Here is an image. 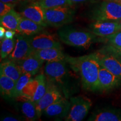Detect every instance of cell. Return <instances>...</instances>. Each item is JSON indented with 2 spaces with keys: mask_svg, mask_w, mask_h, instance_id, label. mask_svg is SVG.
I'll return each mask as SVG.
<instances>
[{
  "mask_svg": "<svg viewBox=\"0 0 121 121\" xmlns=\"http://www.w3.org/2000/svg\"><path fill=\"white\" fill-rule=\"evenodd\" d=\"M67 63L79 74L83 88L90 91H99V72L100 65L96 52L80 57L66 56Z\"/></svg>",
  "mask_w": 121,
  "mask_h": 121,
  "instance_id": "cell-1",
  "label": "cell"
},
{
  "mask_svg": "<svg viewBox=\"0 0 121 121\" xmlns=\"http://www.w3.org/2000/svg\"><path fill=\"white\" fill-rule=\"evenodd\" d=\"M58 35L60 41L68 45L84 49H88L95 38V35L87 31L69 28L60 30Z\"/></svg>",
  "mask_w": 121,
  "mask_h": 121,
  "instance_id": "cell-2",
  "label": "cell"
},
{
  "mask_svg": "<svg viewBox=\"0 0 121 121\" xmlns=\"http://www.w3.org/2000/svg\"><path fill=\"white\" fill-rule=\"evenodd\" d=\"M45 21L47 25L59 28L72 22L74 10L71 6H64L44 9Z\"/></svg>",
  "mask_w": 121,
  "mask_h": 121,
  "instance_id": "cell-3",
  "label": "cell"
},
{
  "mask_svg": "<svg viewBox=\"0 0 121 121\" xmlns=\"http://www.w3.org/2000/svg\"><path fill=\"white\" fill-rule=\"evenodd\" d=\"M92 19L94 21L120 22L121 4L118 1H103L93 10Z\"/></svg>",
  "mask_w": 121,
  "mask_h": 121,
  "instance_id": "cell-4",
  "label": "cell"
},
{
  "mask_svg": "<svg viewBox=\"0 0 121 121\" xmlns=\"http://www.w3.org/2000/svg\"><path fill=\"white\" fill-rule=\"evenodd\" d=\"M47 78L45 74L40 73L31 78L22 89V94L18 97L30 100L37 103L45 93ZM17 97V98H18Z\"/></svg>",
  "mask_w": 121,
  "mask_h": 121,
  "instance_id": "cell-5",
  "label": "cell"
},
{
  "mask_svg": "<svg viewBox=\"0 0 121 121\" xmlns=\"http://www.w3.org/2000/svg\"><path fill=\"white\" fill-rule=\"evenodd\" d=\"M69 112L65 118L66 121H80L85 118L92 105L90 99L80 95L71 98Z\"/></svg>",
  "mask_w": 121,
  "mask_h": 121,
  "instance_id": "cell-6",
  "label": "cell"
},
{
  "mask_svg": "<svg viewBox=\"0 0 121 121\" xmlns=\"http://www.w3.org/2000/svg\"><path fill=\"white\" fill-rule=\"evenodd\" d=\"M66 60L47 62L44 66V74L47 80L62 86L65 84L67 75Z\"/></svg>",
  "mask_w": 121,
  "mask_h": 121,
  "instance_id": "cell-7",
  "label": "cell"
},
{
  "mask_svg": "<svg viewBox=\"0 0 121 121\" xmlns=\"http://www.w3.org/2000/svg\"><path fill=\"white\" fill-rule=\"evenodd\" d=\"M33 51L30 43V36L16 34L14 49L9 55L8 60L19 63L29 56Z\"/></svg>",
  "mask_w": 121,
  "mask_h": 121,
  "instance_id": "cell-8",
  "label": "cell"
},
{
  "mask_svg": "<svg viewBox=\"0 0 121 121\" xmlns=\"http://www.w3.org/2000/svg\"><path fill=\"white\" fill-rule=\"evenodd\" d=\"M63 97L60 89L57 85L51 81L47 80V89L43 96L36 103V107L39 117H41L44 110Z\"/></svg>",
  "mask_w": 121,
  "mask_h": 121,
  "instance_id": "cell-9",
  "label": "cell"
},
{
  "mask_svg": "<svg viewBox=\"0 0 121 121\" xmlns=\"http://www.w3.org/2000/svg\"><path fill=\"white\" fill-rule=\"evenodd\" d=\"M96 52L100 65L121 79V57L102 49Z\"/></svg>",
  "mask_w": 121,
  "mask_h": 121,
  "instance_id": "cell-10",
  "label": "cell"
},
{
  "mask_svg": "<svg viewBox=\"0 0 121 121\" xmlns=\"http://www.w3.org/2000/svg\"><path fill=\"white\" fill-rule=\"evenodd\" d=\"M30 43L34 50L51 48H62L58 39L56 35L48 33H42L30 37Z\"/></svg>",
  "mask_w": 121,
  "mask_h": 121,
  "instance_id": "cell-11",
  "label": "cell"
},
{
  "mask_svg": "<svg viewBox=\"0 0 121 121\" xmlns=\"http://www.w3.org/2000/svg\"><path fill=\"white\" fill-rule=\"evenodd\" d=\"M91 31L96 36L105 37L121 30L119 22L114 21H95L90 25Z\"/></svg>",
  "mask_w": 121,
  "mask_h": 121,
  "instance_id": "cell-12",
  "label": "cell"
},
{
  "mask_svg": "<svg viewBox=\"0 0 121 121\" xmlns=\"http://www.w3.org/2000/svg\"><path fill=\"white\" fill-rule=\"evenodd\" d=\"M22 17L26 18L43 26L47 24L45 21L44 9L38 3L37 1L31 2L22 9L20 13Z\"/></svg>",
  "mask_w": 121,
  "mask_h": 121,
  "instance_id": "cell-13",
  "label": "cell"
},
{
  "mask_svg": "<svg viewBox=\"0 0 121 121\" xmlns=\"http://www.w3.org/2000/svg\"><path fill=\"white\" fill-rule=\"evenodd\" d=\"M98 81L99 91H108L121 85V79L101 66Z\"/></svg>",
  "mask_w": 121,
  "mask_h": 121,
  "instance_id": "cell-14",
  "label": "cell"
},
{
  "mask_svg": "<svg viewBox=\"0 0 121 121\" xmlns=\"http://www.w3.org/2000/svg\"><path fill=\"white\" fill-rule=\"evenodd\" d=\"M71 102L63 98L48 107L43 113L49 117L66 118L69 112Z\"/></svg>",
  "mask_w": 121,
  "mask_h": 121,
  "instance_id": "cell-15",
  "label": "cell"
},
{
  "mask_svg": "<svg viewBox=\"0 0 121 121\" xmlns=\"http://www.w3.org/2000/svg\"><path fill=\"white\" fill-rule=\"evenodd\" d=\"M44 62L32 52L29 56L17 63L22 69V73H29L31 76H34L38 72Z\"/></svg>",
  "mask_w": 121,
  "mask_h": 121,
  "instance_id": "cell-16",
  "label": "cell"
},
{
  "mask_svg": "<svg viewBox=\"0 0 121 121\" xmlns=\"http://www.w3.org/2000/svg\"><path fill=\"white\" fill-rule=\"evenodd\" d=\"M90 121H121V110L104 108L94 112L89 118Z\"/></svg>",
  "mask_w": 121,
  "mask_h": 121,
  "instance_id": "cell-17",
  "label": "cell"
},
{
  "mask_svg": "<svg viewBox=\"0 0 121 121\" xmlns=\"http://www.w3.org/2000/svg\"><path fill=\"white\" fill-rule=\"evenodd\" d=\"M15 99L19 102L21 112L27 120L33 121L40 118L37 112L36 103L30 100L19 97Z\"/></svg>",
  "mask_w": 121,
  "mask_h": 121,
  "instance_id": "cell-18",
  "label": "cell"
},
{
  "mask_svg": "<svg viewBox=\"0 0 121 121\" xmlns=\"http://www.w3.org/2000/svg\"><path fill=\"white\" fill-rule=\"evenodd\" d=\"M62 48H51L43 49L34 50L33 53L44 61L53 62L65 60L66 56L63 53Z\"/></svg>",
  "mask_w": 121,
  "mask_h": 121,
  "instance_id": "cell-19",
  "label": "cell"
},
{
  "mask_svg": "<svg viewBox=\"0 0 121 121\" xmlns=\"http://www.w3.org/2000/svg\"><path fill=\"white\" fill-rule=\"evenodd\" d=\"M44 26L36 23L31 20L22 17L18 26L17 33L28 36H33L39 34L44 29Z\"/></svg>",
  "mask_w": 121,
  "mask_h": 121,
  "instance_id": "cell-20",
  "label": "cell"
},
{
  "mask_svg": "<svg viewBox=\"0 0 121 121\" xmlns=\"http://www.w3.org/2000/svg\"><path fill=\"white\" fill-rule=\"evenodd\" d=\"M0 73L16 81L22 75V69L17 63L8 60L1 63Z\"/></svg>",
  "mask_w": 121,
  "mask_h": 121,
  "instance_id": "cell-21",
  "label": "cell"
},
{
  "mask_svg": "<svg viewBox=\"0 0 121 121\" xmlns=\"http://www.w3.org/2000/svg\"><path fill=\"white\" fill-rule=\"evenodd\" d=\"M0 17L1 26L4 27L7 30H13L17 33L18 26L22 17L20 13L13 9L7 14Z\"/></svg>",
  "mask_w": 121,
  "mask_h": 121,
  "instance_id": "cell-22",
  "label": "cell"
},
{
  "mask_svg": "<svg viewBox=\"0 0 121 121\" xmlns=\"http://www.w3.org/2000/svg\"><path fill=\"white\" fill-rule=\"evenodd\" d=\"M16 81L0 73V90L3 96L11 98Z\"/></svg>",
  "mask_w": 121,
  "mask_h": 121,
  "instance_id": "cell-23",
  "label": "cell"
},
{
  "mask_svg": "<svg viewBox=\"0 0 121 121\" xmlns=\"http://www.w3.org/2000/svg\"><path fill=\"white\" fill-rule=\"evenodd\" d=\"M16 44V37L12 39L4 38L1 40V58H6L14 49Z\"/></svg>",
  "mask_w": 121,
  "mask_h": 121,
  "instance_id": "cell-24",
  "label": "cell"
},
{
  "mask_svg": "<svg viewBox=\"0 0 121 121\" xmlns=\"http://www.w3.org/2000/svg\"><path fill=\"white\" fill-rule=\"evenodd\" d=\"M31 76L29 73H22L19 79L16 81L15 88L12 94L11 98H16L22 94V89L28 84L31 78Z\"/></svg>",
  "mask_w": 121,
  "mask_h": 121,
  "instance_id": "cell-25",
  "label": "cell"
},
{
  "mask_svg": "<svg viewBox=\"0 0 121 121\" xmlns=\"http://www.w3.org/2000/svg\"><path fill=\"white\" fill-rule=\"evenodd\" d=\"M100 41L103 42L106 45L121 48V30L107 37H100Z\"/></svg>",
  "mask_w": 121,
  "mask_h": 121,
  "instance_id": "cell-26",
  "label": "cell"
},
{
  "mask_svg": "<svg viewBox=\"0 0 121 121\" xmlns=\"http://www.w3.org/2000/svg\"><path fill=\"white\" fill-rule=\"evenodd\" d=\"M37 2L44 9L72 5L69 0H38Z\"/></svg>",
  "mask_w": 121,
  "mask_h": 121,
  "instance_id": "cell-27",
  "label": "cell"
},
{
  "mask_svg": "<svg viewBox=\"0 0 121 121\" xmlns=\"http://www.w3.org/2000/svg\"><path fill=\"white\" fill-rule=\"evenodd\" d=\"M15 6L14 4L0 2V17H2L11 11L14 8Z\"/></svg>",
  "mask_w": 121,
  "mask_h": 121,
  "instance_id": "cell-28",
  "label": "cell"
},
{
  "mask_svg": "<svg viewBox=\"0 0 121 121\" xmlns=\"http://www.w3.org/2000/svg\"><path fill=\"white\" fill-rule=\"evenodd\" d=\"M102 49L108 51V52L113 53H114L121 57V48H116L108 46V45H105L102 48Z\"/></svg>",
  "mask_w": 121,
  "mask_h": 121,
  "instance_id": "cell-29",
  "label": "cell"
},
{
  "mask_svg": "<svg viewBox=\"0 0 121 121\" xmlns=\"http://www.w3.org/2000/svg\"><path fill=\"white\" fill-rule=\"evenodd\" d=\"M1 121H22L21 118L19 117H14V116H6L4 117H2L1 118Z\"/></svg>",
  "mask_w": 121,
  "mask_h": 121,
  "instance_id": "cell-30",
  "label": "cell"
},
{
  "mask_svg": "<svg viewBox=\"0 0 121 121\" xmlns=\"http://www.w3.org/2000/svg\"><path fill=\"white\" fill-rule=\"evenodd\" d=\"M16 31H13V30H7L6 31L4 38L8 39L13 38H14V36L16 35Z\"/></svg>",
  "mask_w": 121,
  "mask_h": 121,
  "instance_id": "cell-31",
  "label": "cell"
},
{
  "mask_svg": "<svg viewBox=\"0 0 121 121\" xmlns=\"http://www.w3.org/2000/svg\"><path fill=\"white\" fill-rule=\"evenodd\" d=\"M70 2H71L72 5L74 4H82V3L88 2L89 1H93L94 0H69Z\"/></svg>",
  "mask_w": 121,
  "mask_h": 121,
  "instance_id": "cell-32",
  "label": "cell"
},
{
  "mask_svg": "<svg viewBox=\"0 0 121 121\" xmlns=\"http://www.w3.org/2000/svg\"><path fill=\"white\" fill-rule=\"evenodd\" d=\"M6 29H5L2 26H1L0 27V39H1V40L4 37V34H5L6 31Z\"/></svg>",
  "mask_w": 121,
  "mask_h": 121,
  "instance_id": "cell-33",
  "label": "cell"
},
{
  "mask_svg": "<svg viewBox=\"0 0 121 121\" xmlns=\"http://www.w3.org/2000/svg\"><path fill=\"white\" fill-rule=\"evenodd\" d=\"M1 2L4 3H11V4H16V2H19V0H0Z\"/></svg>",
  "mask_w": 121,
  "mask_h": 121,
  "instance_id": "cell-34",
  "label": "cell"
},
{
  "mask_svg": "<svg viewBox=\"0 0 121 121\" xmlns=\"http://www.w3.org/2000/svg\"><path fill=\"white\" fill-rule=\"evenodd\" d=\"M38 0H19V2H34V1H37Z\"/></svg>",
  "mask_w": 121,
  "mask_h": 121,
  "instance_id": "cell-35",
  "label": "cell"
},
{
  "mask_svg": "<svg viewBox=\"0 0 121 121\" xmlns=\"http://www.w3.org/2000/svg\"><path fill=\"white\" fill-rule=\"evenodd\" d=\"M103 1H118V2H119V0H103Z\"/></svg>",
  "mask_w": 121,
  "mask_h": 121,
  "instance_id": "cell-36",
  "label": "cell"
},
{
  "mask_svg": "<svg viewBox=\"0 0 121 121\" xmlns=\"http://www.w3.org/2000/svg\"><path fill=\"white\" fill-rule=\"evenodd\" d=\"M119 24H120V26H121V20H120V22H119Z\"/></svg>",
  "mask_w": 121,
  "mask_h": 121,
  "instance_id": "cell-37",
  "label": "cell"
},
{
  "mask_svg": "<svg viewBox=\"0 0 121 121\" xmlns=\"http://www.w3.org/2000/svg\"><path fill=\"white\" fill-rule=\"evenodd\" d=\"M119 2H120L121 4V0H119Z\"/></svg>",
  "mask_w": 121,
  "mask_h": 121,
  "instance_id": "cell-38",
  "label": "cell"
}]
</instances>
